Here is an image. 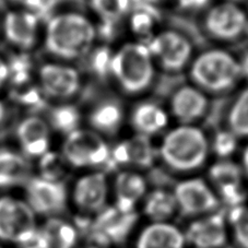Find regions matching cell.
<instances>
[{
  "mask_svg": "<svg viewBox=\"0 0 248 248\" xmlns=\"http://www.w3.org/2000/svg\"><path fill=\"white\" fill-rule=\"evenodd\" d=\"M157 155L170 172L195 175L210 159V137L199 125L177 124L161 136Z\"/></svg>",
  "mask_w": 248,
  "mask_h": 248,
  "instance_id": "obj_1",
  "label": "cell"
},
{
  "mask_svg": "<svg viewBox=\"0 0 248 248\" xmlns=\"http://www.w3.org/2000/svg\"><path fill=\"white\" fill-rule=\"evenodd\" d=\"M97 41L96 23L81 12L52 15L45 22V48L59 61L84 59Z\"/></svg>",
  "mask_w": 248,
  "mask_h": 248,
  "instance_id": "obj_2",
  "label": "cell"
},
{
  "mask_svg": "<svg viewBox=\"0 0 248 248\" xmlns=\"http://www.w3.org/2000/svg\"><path fill=\"white\" fill-rule=\"evenodd\" d=\"M157 68L147 43L127 41L114 50L110 80L127 96H141L155 82Z\"/></svg>",
  "mask_w": 248,
  "mask_h": 248,
  "instance_id": "obj_3",
  "label": "cell"
},
{
  "mask_svg": "<svg viewBox=\"0 0 248 248\" xmlns=\"http://www.w3.org/2000/svg\"><path fill=\"white\" fill-rule=\"evenodd\" d=\"M186 71L190 83L208 95L229 93L243 81L238 57L223 47H210L196 54Z\"/></svg>",
  "mask_w": 248,
  "mask_h": 248,
  "instance_id": "obj_4",
  "label": "cell"
},
{
  "mask_svg": "<svg viewBox=\"0 0 248 248\" xmlns=\"http://www.w3.org/2000/svg\"><path fill=\"white\" fill-rule=\"evenodd\" d=\"M110 144L108 139L90 128L81 127L65 137L61 152L70 169L106 170Z\"/></svg>",
  "mask_w": 248,
  "mask_h": 248,
  "instance_id": "obj_5",
  "label": "cell"
},
{
  "mask_svg": "<svg viewBox=\"0 0 248 248\" xmlns=\"http://www.w3.org/2000/svg\"><path fill=\"white\" fill-rule=\"evenodd\" d=\"M147 45L157 70L172 75L187 70L196 55L190 38L173 29H161Z\"/></svg>",
  "mask_w": 248,
  "mask_h": 248,
  "instance_id": "obj_6",
  "label": "cell"
},
{
  "mask_svg": "<svg viewBox=\"0 0 248 248\" xmlns=\"http://www.w3.org/2000/svg\"><path fill=\"white\" fill-rule=\"evenodd\" d=\"M172 189L178 215L190 220L222 210L219 197L207 178L189 175L178 181Z\"/></svg>",
  "mask_w": 248,
  "mask_h": 248,
  "instance_id": "obj_7",
  "label": "cell"
},
{
  "mask_svg": "<svg viewBox=\"0 0 248 248\" xmlns=\"http://www.w3.org/2000/svg\"><path fill=\"white\" fill-rule=\"evenodd\" d=\"M159 161L157 144L153 139L132 134L130 137L110 144L109 159L106 172L122 170H136L144 172Z\"/></svg>",
  "mask_w": 248,
  "mask_h": 248,
  "instance_id": "obj_8",
  "label": "cell"
},
{
  "mask_svg": "<svg viewBox=\"0 0 248 248\" xmlns=\"http://www.w3.org/2000/svg\"><path fill=\"white\" fill-rule=\"evenodd\" d=\"M245 179L241 165L233 159L215 160L207 169V181L226 210L246 204Z\"/></svg>",
  "mask_w": 248,
  "mask_h": 248,
  "instance_id": "obj_9",
  "label": "cell"
},
{
  "mask_svg": "<svg viewBox=\"0 0 248 248\" xmlns=\"http://www.w3.org/2000/svg\"><path fill=\"white\" fill-rule=\"evenodd\" d=\"M37 84L48 100L70 102L83 85V76L78 68L67 62H46L36 70Z\"/></svg>",
  "mask_w": 248,
  "mask_h": 248,
  "instance_id": "obj_10",
  "label": "cell"
},
{
  "mask_svg": "<svg viewBox=\"0 0 248 248\" xmlns=\"http://www.w3.org/2000/svg\"><path fill=\"white\" fill-rule=\"evenodd\" d=\"M36 216L24 199L0 196V241L21 245L37 231Z\"/></svg>",
  "mask_w": 248,
  "mask_h": 248,
  "instance_id": "obj_11",
  "label": "cell"
},
{
  "mask_svg": "<svg viewBox=\"0 0 248 248\" xmlns=\"http://www.w3.org/2000/svg\"><path fill=\"white\" fill-rule=\"evenodd\" d=\"M248 14L236 2L223 1L211 6L204 12L203 31L212 40L232 43L244 37Z\"/></svg>",
  "mask_w": 248,
  "mask_h": 248,
  "instance_id": "obj_12",
  "label": "cell"
},
{
  "mask_svg": "<svg viewBox=\"0 0 248 248\" xmlns=\"http://www.w3.org/2000/svg\"><path fill=\"white\" fill-rule=\"evenodd\" d=\"M112 187L104 170H88L76 179L69 197L75 207L84 215L96 216L108 206Z\"/></svg>",
  "mask_w": 248,
  "mask_h": 248,
  "instance_id": "obj_13",
  "label": "cell"
},
{
  "mask_svg": "<svg viewBox=\"0 0 248 248\" xmlns=\"http://www.w3.org/2000/svg\"><path fill=\"white\" fill-rule=\"evenodd\" d=\"M69 199V189L63 182L48 181L36 175L24 185V202L35 216L53 217L61 215Z\"/></svg>",
  "mask_w": 248,
  "mask_h": 248,
  "instance_id": "obj_14",
  "label": "cell"
},
{
  "mask_svg": "<svg viewBox=\"0 0 248 248\" xmlns=\"http://www.w3.org/2000/svg\"><path fill=\"white\" fill-rule=\"evenodd\" d=\"M184 233L191 248H225L231 241L224 210L191 219Z\"/></svg>",
  "mask_w": 248,
  "mask_h": 248,
  "instance_id": "obj_15",
  "label": "cell"
},
{
  "mask_svg": "<svg viewBox=\"0 0 248 248\" xmlns=\"http://www.w3.org/2000/svg\"><path fill=\"white\" fill-rule=\"evenodd\" d=\"M168 109L177 124L198 125L210 109V98L195 84H182L170 94Z\"/></svg>",
  "mask_w": 248,
  "mask_h": 248,
  "instance_id": "obj_16",
  "label": "cell"
},
{
  "mask_svg": "<svg viewBox=\"0 0 248 248\" xmlns=\"http://www.w3.org/2000/svg\"><path fill=\"white\" fill-rule=\"evenodd\" d=\"M138 220L137 211H125L108 206L97 213L93 222V236L100 246L119 244L129 236Z\"/></svg>",
  "mask_w": 248,
  "mask_h": 248,
  "instance_id": "obj_17",
  "label": "cell"
},
{
  "mask_svg": "<svg viewBox=\"0 0 248 248\" xmlns=\"http://www.w3.org/2000/svg\"><path fill=\"white\" fill-rule=\"evenodd\" d=\"M170 115L168 106L159 101L143 98L132 106L128 112V123L136 135L153 139L159 137L170 127Z\"/></svg>",
  "mask_w": 248,
  "mask_h": 248,
  "instance_id": "obj_18",
  "label": "cell"
},
{
  "mask_svg": "<svg viewBox=\"0 0 248 248\" xmlns=\"http://www.w3.org/2000/svg\"><path fill=\"white\" fill-rule=\"evenodd\" d=\"M43 21L33 12L21 9L7 12L1 22L6 40L20 52H28L40 38Z\"/></svg>",
  "mask_w": 248,
  "mask_h": 248,
  "instance_id": "obj_19",
  "label": "cell"
},
{
  "mask_svg": "<svg viewBox=\"0 0 248 248\" xmlns=\"http://www.w3.org/2000/svg\"><path fill=\"white\" fill-rule=\"evenodd\" d=\"M52 128L47 119L30 114L21 119L16 129L20 152L27 159L38 160L52 150Z\"/></svg>",
  "mask_w": 248,
  "mask_h": 248,
  "instance_id": "obj_20",
  "label": "cell"
},
{
  "mask_svg": "<svg viewBox=\"0 0 248 248\" xmlns=\"http://www.w3.org/2000/svg\"><path fill=\"white\" fill-rule=\"evenodd\" d=\"M114 206L125 211H137L149 191V184L143 172L122 170L115 173L110 182Z\"/></svg>",
  "mask_w": 248,
  "mask_h": 248,
  "instance_id": "obj_21",
  "label": "cell"
},
{
  "mask_svg": "<svg viewBox=\"0 0 248 248\" xmlns=\"http://www.w3.org/2000/svg\"><path fill=\"white\" fill-rule=\"evenodd\" d=\"M89 128L108 139L116 136L128 121V112L121 101L114 97L101 98L88 113Z\"/></svg>",
  "mask_w": 248,
  "mask_h": 248,
  "instance_id": "obj_22",
  "label": "cell"
},
{
  "mask_svg": "<svg viewBox=\"0 0 248 248\" xmlns=\"http://www.w3.org/2000/svg\"><path fill=\"white\" fill-rule=\"evenodd\" d=\"M184 230L173 222H148L135 237V248H187Z\"/></svg>",
  "mask_w": 248,
  "mask_h": 248,
  "instance_id": "obj_23",
  "label": "cell"
},
{
  "mask_svg": "<svg viewBox=\"0 0 248 248\" xmlns=\"http://www.w3.org/2000/svg\"><path fill=\"white\" fill-rule=\"evenodd\" d=\"M161 21L162 15L156 5L142 0H132V8L125 23L134 35V40L147 43L161 30Z\"/></svg>",
  "mask_w": 248,
  "mask_h": 248,
  "instance_id": "obj_24",
  "label": "cell"
},
{
  "mask_svg": "<svg viewBox=\"0 0 248 248\" xmlns=\"http://www.w3.org/2000/svg\"><path fill=\"white\" fill-rule=\"evenodd\" d=\"M140 207L148 222H172L173 217L178 215L173 189L165 187L149 189Z\"/></svg>",
  "mask_w": 248,
  "mask_h": 248,
  "instance_id": "obj_25",
  "label": "cell"
},
{
  "mask_svg": "<svg viewBox=\"0 0 248 248\" xmlns=\"http://www.w3.org/2000/svg\"><path fill=\"white\" fill-rule=\"evenodd\" d=\"M30 177L27 157L19 150L0 147V189L25 185Z\"/></svg>",
  "mask_w": 248,
  "mask_h": 248,
  "instance_id": "obj_26",
  "label": "cell"
},
{
  "mask_svg": "<svg viewBox=\"0 0 248 248\" xmlns=\"http://www.w3.org/2000/svg\"><path fill=\"white\" fill-rule=\"evenodd\" d=\"M83 115L78 106L70 102H61L49 109L48 122L53 131L66 137L80 129Z\"/></svg>",
  "mask_w": 248,
  "mask_h": 248,
  "instance_id": "obj_27",
  "label": "cell"
},
{
  "mask_svg": "<svg viewBox=\"0 0 248 248\" xmlns=\"http://www.w3.org/2000/svg\"><path fill=\"white\" fill-rule=\"evenodd\" d=\"M225 127L239 139H248V83L236 93L226 112Z\"/></svg>",
  "mask_w": 248,
  "mask_h": 248,
  "instance_id": "obj_28",
  "label": "cell"
},
{
  "mask_svg": "<svg viewBox=\"0 0 248 248\" xmlns=\"http://www.w3.org/2000/svg\"><path fill=\"white\" fill-rule=\"evenodd\" d=\"M48 248H74L79 239L75 225L52 217L41 228Z\"/></svg>",
  "mask_w": 248,
  "mask_h": 248,
  "instance_id": "obj_29",
  "label": "cell"
},
{
  "mask_svg": "<svg viewBox=\"0 0 248 248\" xmlns=\"http://www.w3.org/2000/svg\"><path fill=\"white\" fill-rule=\"evenodd\" d=\"M89 5L98 23H125L132 0H90Z\"/></svg>",
  "mask_w": 248,
  "mask_h": 248,
  "instance_id": "obj_30",
  "label": "cell"
},
{
  "mask_svg": "<svg viewBox=\"0 0 248 248\" xmlns=\"http://www.w3.org/2000/svg\"><path fill=\"white\" fill-rule=\"evenodd\" d=\"M37 162V176L48 181L63 182L71 170L61 151L49 150Z\"/></svg>",
  "mask_w": 248,
  "mask_h": 248,
  "instance_id": "obj_31",
  "label": "cell"
},
{
  "mask_svg": "<svg viewBox=\"0 0 248 248\" xmlns=\"http://www.w3.org/2000/svg\"><path fill=\"white\" fill-rule=\"evenodd\" d=\"M241 139L229 128L223 127L210 137V152L216 160L233 159L241 151Z\"/></svg>",
  "mask_w": 248,
  "mask_h": 248,
  "instance_id": "obj_32",
  "label": "cell"
},
{
  "mask_svg": "<svg viewBox=\"0 0 248 248\" xmlns=\"http://www.w3.org/2000/svg\"><path fill=\"white\" fill-rule=\"evenodd\" d=\"M7 65L8 84L12 85V88L32 83L35 67L27 52H20L7 59Z\"/></svg>",
  "mask_w": 248,
  "mask_h": 248,
  "instance_id": "obj_33",
  "label": "cell"
},
{
  "mask_svg": "<svg viewBox=\"0 0 248 248\" xmlns=\"http://www.w3.org/2000/svg\"><path fill=\"white\" fill-rule=\"evenodd\" d=\"M230 237L238 248H248V204L225 210Z\"/></svg>",
  "mask_w": 248,
  "mask_h": 248,
  "instance_id": "obj_34",
  "label": "cell"
},
{
  "mask_svg": "<svg viewBox=\"0 0 248 248\" xmlns=\"http://www.w3.org/2000/svg\"><path fill=\"white\" fill-rule=\"evenodd\" d=\"M114 50L108 44L95 45L91 49L87 57L89 70L91 75L95 76L98 79H110V72H112V65L114 58Z\"/></svg>",
  "mask_w": 248,
  "mask_h": 248,
  "instance_id": "obj_35",
  "label": "cell"
},
{
  "mask_svg": "<svg viewBox=\"0 0 248 248\" xmlns=\"http://www.w3.org/2000/svg\"><path fill=\"white\" fill-rule=\"evenodd\" d=\"M12 96H14V101L20 106L35 115L37 110L46 108V102L48 101L38 84H34L33 82L22 85V87L14 88Z\"/></svg>",
  "mask_w": 248,
  "mask_h": 248,
  "instance_id": "obj_36",
  "label": "cell"
},
{
  "mask_svg": "<svg viewBox=\"0 0 248 248\" xmlns=\"http://www.w3.org/2000/svg\"><path fill=\"white\" fill-rule=\"evenodd\" d=\"M12 1L22 6L23 9L35 14L42 21L46 22V12H48L50 7V0H12Z\"/></svg>",
  "mask_w": 248,
  "mask_h": 248,
  "instance_id": "obj_37",
  "label": "cell"
},
{
  "mask_svg": "<svg viewBox=\"0 0 248 248\" xmlns=\"http://www.w3.org/2000/svg\"><path fill=\"white\" fill-rule=\"evenodd\" d=\"M211 0H177V6L181 10L192 14L208 10L210 8Z\"/></svg>",
  "mask_w": 248,
  "mask_h": 248,
  "instance_id": "obj_38",
  "label": "cell"
},
{
  "mask_svg": "<svg viewBox=\"0 0 248 248\" xmlns=\"http://www.w3.org/2000/svg\"><path fill=\"white\" fill-rule=\"evenodd\" d=\"M239 165H241V169L243 170L244 175H245L246 179H248V142L241 148V151H239Z\"/></svg>",
  "mask_w": 248,
  "mask_h": 248,
  "instance_id": "obj_39",
  "label": "cell"
},
{
  "mask_svg": "<svg viewBox=\"0 0 248 248\" xmlns=\"http://www.w3.org/2000/svg\"><path fill=\"white\" fill-rule=\"evenodd\" d=\"M8 85V65L7 59L0 56V91Z\"/></svg>",
  "mask_w": 248,
  "mask_h": 248,
  "instance_id": "obj_40",
  "label": "cell"
},
{
  "mask_svg": "<svg viewBox=\"0 0 248 248\" xmlns=\"http://www.w3.org/2000/svg\"><path fill=\"white\" fill-rule=\"evenodd\" d=\"M239 69H241L242 79L248 83V50L244 53L241 57H238Z\"/></svg>",
  "mask_w": 248,
  "mask_h": 248,
  "instance_id": "obj_41",
  "label": "cell"
},
{
  "mask_svg": "<svg viewBox=\"0 0 248 248\" xmlns=\"http://www.w3.org/2000/svg\"><path fill=\"white\" fill-rule=\"evenodd\" d=\"M7 114H8V108H7L6 102L0 98V125H1L3 121L6 119Z\"/></svg>",
  "mask_w": 248,
  "mask_h": 248,
  "instance_id": "obj_42",
  "label": "cell"
},
{
  "mask_svg": "<svg viewBox=\"0 0 248 248\" xmlns=\"http://www.w3.org/2000/svg\"><path fill=\"white\" fill-rule=\"evenodd\" d=\"M142 1H145V2H149V3H152V5H159L160 2L162 1H165V0H142Z\"/></svg>",
  "mask_w": 248,
  "mask_h": 248,
  "instance_id": "obj_43",
  "label": "cell"
},
{
  "mask_svg": "<svg viewBox=\"0 0 248 248\" xmlns=\"http://www.w3.org/2000/svg\"><path fill=\"white\" fill-rule=\"evenodd\" d=\"M244 37H247L248 38V21H247V24H246L245 32H244Z\"/></svg>",
  "mask_w": 248,
  "mask_h": 248,
  "instance_id": "obj_44",
  "label": "cell"
},
{
  "mask_svg": "<svg viewBox=\"0 0 248 248\" xmlns=\"http://www.w3.org/2000/svg\"><path fill=\"white\" fill-rule=\"evenodd\" d=\"M226 1H232V2H236V3H239L241 1H243V0H226Z\"/></svg>",
  "mask_w": 248,
  "mask_h": 248,
  "instance_id": "obj_45",
  "label": "cell"
},
{
  "mask_svg": "<svg viewBox=\"0 0 248 248\" xmlns=\"http://www.w3.org/2000/svg\"><path fill=\"white\" fill-rule=\"evenodd\" d=\"M0 248H5V247H3V246H1V245H0Z\"/></svg>",
  "mask_w": 248,
  "mask_h": 248,
  "instance_id": "obj_46",
  "label": "cell"
}]
</instances>
